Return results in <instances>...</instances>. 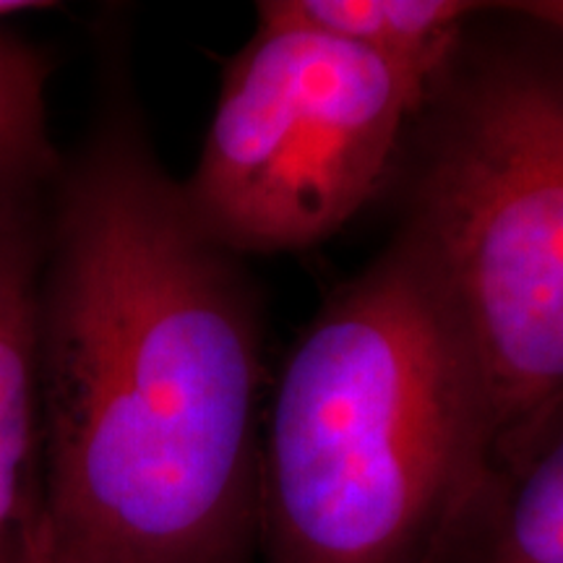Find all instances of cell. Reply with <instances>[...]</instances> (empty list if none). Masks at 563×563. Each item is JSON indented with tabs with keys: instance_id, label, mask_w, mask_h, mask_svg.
Returning <instances> with one entry per match:
<instances>
[{
	"instance_id": "6da1fadb",
	"label": "cell",
	"mask_w": 563,
	"mask_h": 563,
	"mask_svg": "<svg viewBox=\"0 0 563 563\" xmlns=\"http://www.w3.org/2000/svg\"><path fill=\"white\" fill-rule=\"evenodd\" d=\"M47 194L40 563H249L264 321L136 104L110 91Z\"/></svg>"
},
{
	"instance_id": "7a4b0ae2",
	"label": "cell",
	"mask_w": 563,
	"mask_h": 563,
	"mask_svg": "<svg viewBox=\"0 0 563 563\" xmlns=\"http://www.w3.org/2000/svg\"><path fill=\"white\" fill-rule=\"evenodd\" d=\"M490 483L475 363L399 232L308 323L264 407V563H439Z\"/></svg>"
},
{
	"instance_id": "3957f363",
	"label": "cell",
	"mask_w": 563,
	"mask_h": 563,
	"mask_svg": "<svg viewBox=\"0 0 563 563\" xmlns=\"http://www.w3.org/2000/svg\"><path fill=\"white\" fill-rule=\"evenodd\" d=\"M519 21L433 87L402 224L481 378L493 481L563 410V37Z\"/></svg>"
},
{
	"instance_id": "277c9868",
	"label": "cell",
	"mask_w": 563,
	"mask_h": 563,
	"mask_svg": "<svg viewBox=\"0 0 563 563\" xmlns=\"http://www.w3.org/2000/svg\"><path fill=\"white\" fill-rule=\"evenodd\" d=\"M431 91L350 42L256 19L222 70L183 199L241 258L323 243L389 178Z\"/></svg>"
},
{
	"instance_id": "5b68a950",
	"label": "cell",
	"mask_w": 563,
	"mask_h": 563,
	"mask_svg": "<svg viewBox=\"0 0 563 563\" xmlns=\"http://www.w3.org/2000/svg\"><path fill=\"white\" fill-rule=\"evenodd\" d=\"M53 178L0 175V563H40L37 295Z\"/></svg>"
},
{
	"instance_id": "8992f818",
	"label": "cell",
	"mask_w": 563,
	"mask_h": 563,
	"mask_svg": "<svg viewBox=\"0 0 563 563\" xmlns=\"http://www.w3.org/2000/svg\"><path fill=\"white\" fill-rule=\"evenodd\" d=\"M488 11L470 0H264L256 19L350 42L435 87Z\"/></svg>"
},
{
	"instance_id": "52a82bcc",
	"label": "cell",
	"mask_w": 563,
	"mask_h": 563,
	"mask_svg": "<svg viewBox=\"0 0 563 563\" xmlns=\"http://www.w3.org/2000/svg\"><path fill=\"white\" fill-rule=\"evenodd\" d=\"M464 543L475 563H563V410L490 483Z\"/></svg>"
},
{
	"instance_id": "ba28073f",
	"label": "cell",
	"mask_w": 563,
	"mask_h": 563,
	"mask_svg": "<svg viewBox=\"0 0 563 563\" xmlns=\"http://www.w3.org/2000/svg\"><path fill=\"white\" fill-rule=\"evenodd\" d=\"M51 76L47 53L0 24V175L58 173L63 154L47 129Z\"/></svg>"
},
{
	"instance_id": "9c48e42d",
	"label": "cell",
	"mask_w": 563,
	"mask_h": 563,
	"mask_svg": "<svg viewBox=\"0 0 563 563\" xmlns=\"http://www.w3.org/2000/svg\"><path fill=\"white\" fill-rule=\"evenodd\" d=\"M506 11L530 24L563 37V0H530V3H506Z\"/></svg>"
},
{
	"instance_id": "30bf717a",
	"label": "cell",
	"mask_w": 563,
	"mask_h": 563,
	"mask_svg": "<svg viewBox=\"0 0 563 563\" xmlns=\"http://www.w3.org/2000/svg\"><path fill=\"white\" fill-rule=\"evenodd\" d=\"M58 9L55 3H37V0H0V24L11 16H21V13H34V11H47Z\"/></svg>"
}]
</instances>
